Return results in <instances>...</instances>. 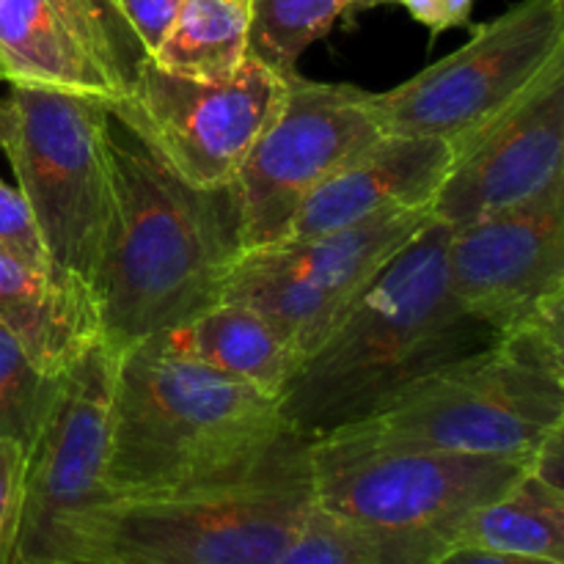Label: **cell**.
Returning <instances> with one entry per match:
<instances>
[{"label":"cell","instance_id":"277c9868","mask_svg":"<svg viewBox=\"0 0 564 564\" xmlns=\"http://www.w3.org/2000/svg\"><path fill=\"white\" fill-rule=\"evenodd\" d=\"M564 301L424 375L345 430L380 441L529 466L564 433Z\"/></svg>","mask_w":564,"mask_h":564},{"label":"cell","instance_id":"ffe728a7","mask_svg":"<svg viewBox=\"0 0 564 564\" xmlns=\"http://www.w3.org/2000/svg\"><path fill=\"white\" fill-rule=\"evenodd\" d=\"M248 22L251 0H182L152 61L171 75L226 80L248 58Z\"/></svg>","mask_w":564,"mask_h":564},{"label":"cell","instance_id":"3957f363","mask_svg":"<svg viewBox=\"0 0 564 564\" xmlns=\"http://www.w3.org/2000/svg\"><path fill=\"white\" fill-rule=\"evenodd\" d=\"M290 430L281 397L141 341L116 356L108 496L160 499L242 477Z\"/></svg>","mask_w":564,"mask_h":564},{"label":"cell","instance_id":"484cf974","mask_svg":"<svg viewBox=\"0 0 564 564\" xmlns=\"http://www.w3.org/2000/svg\"><path fill=\"white\" fill-rule=\"evenodd\" d=\"M22 468L25 446L20 441L0 438V564H11L20 532Z\"/></svg>","mask_w":564,"mask_h":564},{"label":"cell","instance_id":"ac0fdd59","mask_svg":"<svg viewBox=\"0 0 564 564\" xmlns=\"http://www.w3.org/2000/svg\"><path fill=\"white\" fill-rule=\"evenodd\" d=\"M0 80L39 83L113 99L50 0H0Z\"/></svg>","mask_w":564,"mask_h":564},{"label":"cell","instance_id":"7a4b0ae2","mask_svg":"<svg viewBox=\"0 0 564 564\" xmlns=\"http://www.w3.org/2000/svg\"><path fill=\"white\" fill-rule=\"evenodd\" d=\"M110 163L113 224L91 292L102 341L124 352L215 306L242 242L229 185H187L141 143L116 138Z\"/></svg>","mask_w":564,"mask_h":564},{"label":"cell","instance_id":"8fae6325","mask_svg":"<svg viewBox=\"0 0 564 564\" xmlns=\"http://www.w3.org/2000/svg\"><path fill=\"white\" fill-rule=\"evenodd\" d=\"M284 88L286 77L253 58L226 80L171 75L149 58L135 86L108 99V110L182 182L226 187L279 110Z\"/></svg>","mask_w":564,"mask_h":564},{"label":"cell","instance_id":"6da1fadb","mask_svg":"<svg viewBox=\"0 0 564 564\" xmlns=\"http://www.w3.org/2000/svg\"><path fill=\"white\" fill-rule=\"evenodd\" d=\"M449 226L430 220L303 358L281 394L286 424L323 438L367 422L444 364L496 339L446 281Z\"/></svg>","mask_w":564,"mask_h":564},{"label":"cell","instance_id":"e0dca14e","mask_svg":"<svg viewBox=\"0 0 564 564\" xmlns=\"http://www.w3.org/2000/svg\"><path fill=\"white\" fill-rule=\"evenodd\" d=\"M147 341L273 397L284 394L301 369V356L262 314L231 301H218Z\"/></svg>","mask_w":564,"mask_h":564},{"label":"cell","instance_id":"8992f818","mask_svg":"<svg viewBox=\"0 0 564 564\" xmlns=\"http://www.w3.org/2000/svg\"><path fill=\"white\" fill-rule=\"evenodd\" d=\"M312 505V441L290 430L242 477L191 494L108 501L86 512L72 527L66 560L275 564Z\"/></svg>","mask_w":564,"mask_h":564},{"label":"cell","instance_id":"603a6c76","mask_svg":"<svg viewBox=\"0 0 564 564\" xmlns=\"http://www.w3.org/2000/svg\"><path fill=\"white\" fill-rule=\"evenodd\" d=\"M55 378L44 375L14 334L0 325V438L20 441L22 446L31 441L53 397Z\"/></svg>","mask_w":564,"mask_h":564},{"label":"cell","instance_id":"9c48e42d","mask_svg":"<svg viewBox=\"0 0 564 564\" xmlns=\"http://www.w3.org/2000/svg\"><path fill=\"white\" fill-rule=\"evenodd\" d=\"M430 220V207L389 209L347 229L248 251L237 259L220 301L262 314L303 364Z\"/></svg>","mask_w":564,"mask_h":564},{"label":"cell","instance_id":"1f68e13d","mask_svg":"<svg viewBox=\"0 0 564 564\" xmlns=\"http://www.w3.org/2000/svg\"><path fill=\"white\" fill-rule=\"evenodd\" d=\"M58 564H124L119 560H108V556H69V560Z\"/></svg>","mask_w":564,"mask_h":564},{"label":"cell","instance_id":"83f0119b","mask_svg":"<svg viewBox=\"0 0 564 564\" xmlns=\"http://www.w3.org/2000/svg\"><path fill=\"white\" fill-rule=\"evenodd\" d=\"M378 6H402L413 20L427 28L430 36H441V0H352L345 17L361 14V11L378 9Z\"/></svg>","mask_w":564,"mask_h":564},{"label":"cell","instance_id":"d6986e66","mask_svg":"<svg viewBox=\"0 0 564 564\" xmlns=\"http://www.w3.org/2000/svg\"><path fill=\"white\" fill-rule=\"evenodd\" d=\"M457 545L564 562V488L527 468L505 494L468 518Z\"/></svg>","mask_w":564,"mask_h":564},{"label":"cell","instance_id":"f1b7e54d","mask_svg":"<svg viewBox=\"0 0 564 564\" xmlns=\"http://www.w3.org/2000/svg\"><path fill=\"white\" fill-rule=\"evenodd\" d=\"M438 564H564L551 560H538V556H518V554H501V551H485L471 549V545H457V549L446 551Z\"/></svg>","mask_w":564,"mask_h":564},{"label":"cell","instance_id":"2e32d148","mask_svg":"<svg viewBox=\"0 0 564 564\" xmlns=\"http://www.w3.org/2000/svg\"><path fill=\"white\" fill-rule=\"evenodd\" d=\"M0 325L50 378L102 341L91 286L58 270H39L0 253Z\"/></svg>","mask_w":564,"mask_h":564},{"label":"cell","instance_id":"52a82bcc","mask_svg":"<svg viewBox=\"0 0 564 564\" xmlns=\"http://www.w3.org/2000/svg\"><path fill=\"white\" fill-rule=\"evenodd\" d=\"M6 158L31 204L50 262L91 286L113 224L108 99L69 88L9 83Z\"/></svg>","mask_w":564,"mask_h":564},{"label":"cell","instance_id":"5b68a950","mask_svg":"<svg viewBox=\"0 0 564 564\" xmlns=\"http://www.w3.org/2000/svg\"><path fill=\"white\" fill-rule=\"evenodd\" d=\"M523 463L455 455L336 430L312 441L314 505L367 551L369 564H438Z\"/></svg>","mask_w":564,"mask_h":564},{"label":"cell","instance_id":"ba28073f","mask_svg":"<svg viewBox=\"0 0 564 564\" xmlns=\"http://www.w3.org/2000/svg\"><path fill=\"white\" fill-rule=\"evenodd\" d=\"M564 64V0H518L455 53L367 102L389 135L468 138Z\"/></svg>","mask_w":564,"mask_h":564},{"label":"cell","instance_id":"7402d4cb","mask_svg":"<svg viewBox=\"0 0 564 564\" xmlns=\"http://www.w3.org/2000/svg\"><path fill=\"white\" fill-rule=\"evenodd\" d=\"M50 6L77 47L102 72L113 88V99L124 97L135 86L138 72L149 55L127 25L116 0H50Z\"/></svg>","mask_w":564,"mask_h":564},{"label":"cell","instance_id":"4316f807","mask_svg":"<svg viewBox=\"0 0 564 564\" xmlns=\"http://www.w3.org/2000/svg\"><path fill=\"white\" fill-rule=\"evenodd\" d=\"M116 6L152 58L163 39L169 36L176 14H180L182 0H116Z\"/></svg>","mask_w":564,"mask_h":564},{"label":"cell","instance_id":"4fadbf2b","mask_svg":"<svg viewBox=\"0 0 564 564\" xmlns=\"http://www.w3.org/2000/svg\"><path fill=\"white\" fill-rule=\"evenodd\" d=\"M446 281L494 336L564 301V182L521 207L449 229Z\"/></svg>","mask_w":564,"mask_h":564},{"label":"cell","instance_id":"44dd1931","mask_svg":"<svg viewBox=\"0 0 564 564\" xmlns=\"http://www.w3.org/2000/svg\"><path fill=\"white\" fill-rule=\"evenodd\" d=\"M352 0H251L248 58L281 77L295 75L301 55L328 36Z\"/></svg>","mask_w":564,"mask_h":564},{"label":"cell","instance_id":"d4e9b609","mask_svg":"<svg viewBox=\"0 0 564 564\" xmlns=\"http://www.w3.org/2000/svg\"><path fill=\"white\" fill-rule=\"evenodd\" d=\"M0 253L31 268L55 270L31 204L25 202L20 187L6 185L3 180H0Z\"/></svg>","mask_w":564,"mask_h":564},{"label":"cell","instance_id":"cb8c5ba5","mask_svg":"<svg viewBox=\"0 0 564 564\" xmlns=\"http://www.w3.org/2000/svg\"><path fill=\"white\" fill-rule=\"evenodd\" d=\"M275 564H369V556L350 529L312 505Z\"/></svg>","mask_w":564,"mask_h":564},{"label":"cell","instance_id":"5bb4252c","mask_svg":"<svg viewBox=\"0 0 564 564\" xmlns=\"http://www.w3.org/2000/svg\"><path fill=\"white\" fill-rule=\"evenodd\" d=\"M433 218L449 229L534 202L564 182V64L452 147Z\"/></svg>","mask_w":564,"mask_h":564},{"label":"cell","instance_id":"f546056e","mask_svg":"<svg viewBox=\"0 0 564 564\" xmlns=\"http://www.w3.org/2000/svg\"><path fill=\"white\" fill-rule=\"evenodd\" d=\"M474 0H441V33L471 22Z\"/></svg>","mask_w":564,"mask_h":564},{"label":"cell","instance_id":"9a60e30c","mask_svg":"<svg viewBox=\"0 0 564 564\" xmlns=\"http://www.w3.org/2000/svg\"><path fill=\"white\" fill-rule=\"evenodd\" d=\"M452 158L455 152L441 138L383 132L378 141L339 165L303 202L284 240H306L347 229L389 209H433Z\"/></svg>","mask_w":564,"mask_h":564},{"label":"cell","instance_id":"4dcf8cb0","mask_svg":"<svg viewBox=\"0 0 564 564\" xmlns=\"http://www.w3.org/2000/svg\"><path fill=\"white\" fill-rule=\"evenodd\" d=\"M9 135H11V105H9V97H6L0 99V152L6 149Z\"/></svg>","mask_w":564,"mask_h":564},{"label":"cell","instance_id":"7c38bea8","mask_svg":"<svg viewBox=\"0 0 564 564\" xmlns=\"http://www.w3.org/2000/svg\"><path fill=\"white\" fill-rule=\"evenodd\" d=\"M116 356L105 341L55 378L25 444L20 532L11 564H58L86 512L108 505V424Z\"/></svg>","mask_w":564,"mask_h":564},{"label":"cell","instance_id":"30bf717a","mask_svg":"<svg viewBox=\"0 0 564 564\" xmlns=\"http://www.w3.org/2000/svg\"><path fill=\"white\" fill-rule=\"evenodd\" d=\"M364 88L286 77L284 99L231 180L242 253L275 246L308 196L383 135Z\"/></svg>","mask_w":564,"mask_h":564}]
</instances>
